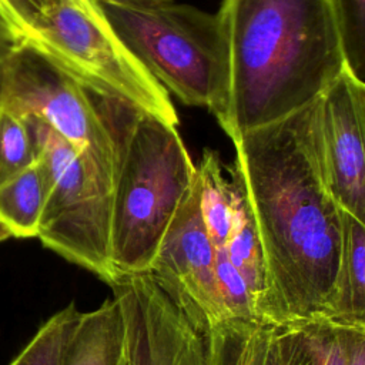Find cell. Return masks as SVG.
I'll list each match as a JSON object with an SVG mask.
<instances>
[{"instance_id": "6da1fadb", "label": "cell", "mask_w": 365, "mask_h": 365, "mask_svg": "<svg viewBox=\"0 0 365 365\" xmlns=\"http://www.w3.org/2000/svg\"><path fill=\"white\" fill-rule=\"evenodd\" d=\"M312 104L234 141L267 277L264 319H324L342 251V210L329 194L311 138Z\"/></svg>"}, {"instance_id": "7a4b0ae2", "label": "cell", "mask_w": 365, "mask_h": 365, "mask_svg": "<svg viewBox=\"0 0 365 365\" xmlns=\"http://www.w3.org/2000/svg\"><path fill=\"white\" fill-rule=\"evenodd\" d=\"M232 143L311 106L345 70L332 0H222Z\"/></svg>"}, {"instance_id": "3957f363", "label": "cell", "mask_w": 365, "mask_h": 365, "mask_svg": "<svg viewBox=\"0 0 365 365\" xmlns=\"http://www.w3.org/2000/svg\"><path fill=\"white\" fill-rule=\"evenodd\" d=\"M96 1L120 40L167 91L185 106L207 108L224 124L230 53L218 13L190 4L130 7Z\"/></svg>"}, {"instance_id": "277c9868", "label": "cell", "mask_w": 365, "mask_h": 365, "mask_svg": "<svg viewBox=\"0 0 365 365\" xmlns=\"http://www.w3.org/2000/svg\"><path fill=\"white\" fill-rule=\"evenodd\" d=\"M197 174L177 131L140 111L123 147L111 205V264L118 277L145 274Z\"/></svg>"}, {"instance_id": "5b68a950", "label": "cell", "mask_w": 365, "mask_h": 365, "mask_svg": "<svg viewBox=\"0 0 365 365\" xmlns=\"http://www.w3.org/2000/svg\"><path fill=\"white\" fill-rule=\"evenodd\" d=\"M0 104L46 123L115 185L123 147L140 110L88 90L29 41L17 44L1 64Z\"/></svg>"}, {"instance_id": "8992f818", "label": "cell", "mask_w": 365, "mask_h": 365, "mask_svg": "<svg viewBox=\"0 0 365 365\" xmlns=\"http://www.w3.org/2000/svg\"><path fill=\"white\" fill-rule=\"evenodd\" d=\"M29 120L46 175V201L37 238L108 287L118 278L111 264L114 182L46 123Z\"/></svg>"}, {"instance_id": "52a82bcc", "label": "cell", "mask_w": 365, "mask_h": 365, "mask_svg": "<svg viewBox=\"0 0 365 365\" xmlns=\"http://www.w3.org/2000/svg\"><path fill=\"white\" fill-rule=\"evenodd\" d=\"M24 41L88 90L178 125L168 91L120 40L96 0H68L47 9Z\"/></svg>"}, {"instance_id": "ba28073f", "label": "cell", "mask_w": 365, "mask_h": 365, "mask_svg": "<svg viewBox=\"0 0 365 365\" xmlns=\"http://www.w3.org/2000/svg\"><path fill=\"white\" fill-rule=\"evenodd\" d=\"M125 325L127 365H208V322L153 274L121 275L110 285Z\"/></svg>"}, {"instance_id": "9c48e42d", "label": "cell", "mask_w": 365, "mask_h": 365, "mask_svg": "<svg viewBox=\"0 0 365 365\" xmlns=\"http://www.w3.org/2000/svg\"><path fill=\"white\" fill-rule=\"evenodd\" d=\"M311 138L329 194L365 225V120L358 80L348 70L312 103Z\"/></svg>"}, {"instance_id": "30bf717a", "label": "cell", "mask_w": 365, "mask_h": 365, "mask_svg": "<svg viewBox=\"0 0 365 365\" xmlns=\"http://www.w3.org/2000/svg\"><path fill=\"white\" fill-rule=\"evenodd\" d=\"M148 272L182 294L208 325L227 319L217 285L215 251L202 217L197 174L163 235Z\"/></svg>"}, {"instance_id": "8fae6325", "label": "cell", "mask_w": 365, "mask_h": 365, "mask_svg": "<svg viewBox=\"0 0 365 365\" xmlns=\"http://www.w3.org/2000/svg\"><path fill=\"white\" fill-rule=\"evenodd\" d=\"M230 173L232 177L231 185L235 197V212L225 244L214 250L215 262H230L237 269L247 284L257 319L259 322H265L264 309L267 298V277L262 247L241 173L235 165L234 168H230Z\"/></svg>"}, {"instance_id": "7c38bea8", "label": "cell", "mask_w": 365, "mask_h": 365, "mask_svg": "<svg viewBox=\"0 0 365 365\" xmlns=\"http://www.w3.org/2000/svg\"><path fill=\"white\" fill-rule=\"evenodd\" d=\"M61 365H127L125 325L114 295L98 308L78 314Z\"/></svg>"}, {"instance_id": "4fadbf2b", "label": "cell", "mask_w": 365, "mask_h": 365, "mask_svg": "<svg viewBox=\"0 0 365 365\" xmlns=\"http://www.w3.org/2000/svg\"><path fill=\"white\" fill-rule=\"evenodd\" d=\"M324 319L365 328V225L342 211V251Z\"/></svg>"}, {"instance_id": "5bb4252c", "label": "cell", "mask_w": 365, "mask_h": 365, "mask_svg": "<svg viewBox=\"0 0 365 365\" xmlns=\"http://www.w3.org/2000/svg\"><path fill=\"white\" fill-rule=\"evenodd\" d=\"M275 324L228 318L208 325V365H277Z\"/></svg>"}, {"instance_id": "9a60e30c", "label": "cell", "mask_w": 365, "mask_h": 365, "mask_svg": "<svg viewBox=\"0 0 365 365\" xmlns=\"http://www.w3.org/2000/svg\"><path fill=\"white\" fill-rule=\"evenodd\" d=\"M46 201V175L37 160L0 184V222L11 238H37Z\"/></svg>"}, {"instance_id": "2e32d148", "label": "cell", "mask_w": 365, "mask_h": 365, "mask_svg": "<svg viewBox=\"0 0 365 365\" xmlns=\"http://www.w3.org/2000/svg\"><path fill=\"white\" fill-rule=\"evenodd\" d=\"M197 177L201 192V210L214 250L225 244L234 220L235 197L231 182L222 175L217 151L204 150Z\"/></svg>"}, {"instance_id": "e0dca14e", "label": "cell", "mask_w": 365, "mask_h": 365, "mask_svg": "<svg viewBox=\"0 0 365 365\" xmlns=\"http://www.w3.org/2000/svg\"><path fill=\"white\" fill-rule=\"evenodd\" d=\"M78 314L74 302L53 314L9 365H61L63 352Z\"/></svg>"}, {"instance_id": "ac0fdd59", "label": "cell", "mask_w": 365, "mask_h": 365, "mask_svg": "<svg viewBox=\"0 0 365 365\" xmlns=\"http://www.w3.org/2000/svg\"><path fill=\"white\" fill-rule=\"evenodd\" d=\"M37 160V147L27 118L0 104V184Z\"/></svg>"}, {"instance_id": "d6986e66", "label": "cell", "mask_w": 365, "mask_h": 365, "mask_svg": "<svg viewBox=\"0 0 365 365\" xmlns=\"http://www.w3.org/2000/svg\"><path fill=\"white\" fill-rule=\"evenodd\" d=\"M346 70L365 84V0H332Z\"/></svg>"}, {"instance_id": "ffe728a7", "label": "cell", "mask_w": 365, "mask_h": 365, "mask_svg": "<svg viewBox=\"0 0 365 365\" xmlns=\"http://www.w3.org/2000/svg\"><path fill=\"white\" fill-rule=\"evenodd\" d=\"M48 9L47 0H0V68L7 54L30 33Z\"/></svg>"}, {"instance_id": "44dd1931", "label": "cell", "mask_w": 365, "mask_h": 365, "mask_svg": "<svg viewBox=\"0 0 365 365\" xmlns=\"http://www.w3.org/2000/svg\"><path fill=\"white\" fill-rule=\"evenodd\" d=\"M312 344L318 365H346V351L341 327L327 319L299 324Z\"/></svg>"}, {"instance_id": "7402d4cb", "label": "cell", "mask_w": 365, "mask_h": 365, "mask_svg": "<svg viewBox=\"0 0 365 365\" xmlns=\"http://www.w3.org/2000/svg\"><path fill=\"white\" fill-rule=\"evenodd\" d=\"M277 365H318V358L307 334L298 325H277Z\"/></svg>"}, {"instance_id": "603a6c76", "label": "cell", "mask_w": 365, "mask_h": 365, "mask_svg": "<svg viewBox=\"0 0 365 365\" xmlns=\"http://www.w3.org/2000/svg\"><path fill=\"white\" fill-rule=\"evenodd\" d=\"M339 327L346 351V365H365V328L349 325Z\"/></svg>"}, {"instance_id": "cb8c5ba5", "label": "cell", "mask_w": 365, "mask_h": 365, "mask_svg": "<svg viewBox=\"0 0 365 365\" xmlns=\"http://www.w3.org/2000/svg\"><path fill=\"white\" fill-rule=\"evenodd\" d=\"M103 1H111L117 4H124L130 7H157L173 3V0H103Z\"/></svg>"}, {"instance_id": "d4e9b609", "label": "cell", "mask_w": 365, "mask_h": 365, "mask_svg": "<svg viewBox=\"0 0 365 365\" xmlns=\"http://www.w3.org/2000/svg\"><path fill=\"white\" fill-rule=\"evenodd\" d=\"M358 93H359V98H361V104H362V111H364V120H365V84L358 81Z\"/></svg>"}, {"instance_id": "484cf974", "label": "cell", "mask_w": 365, "mask_h": 365, "mask_svg": "<svg viewBox=\"0 0 365 365\" xmlns=\"http://www.w3.org/2000/svg\"><path fill=\"white\" fill-rule=\"evenodd\" d=\"M9 238H11L9 230L0 222V242H1V241H6V240H9Z\"/></svg>"}, {"instance_id": "4316f807", "label": "cell", "mask_w": 365, "mask_h": 365, "mask_svg": "<svg viewBox=\"0 0 365 365\" xmlns=\"http://www.w3.org/2000/svg\"><path fill=\"white\" fill-rule=\"evenodd\" d=\"M48 1V9L50 7H53L54 4H58V3H61V1H68V0H47Z\"/></svg>"}]
</instances>
